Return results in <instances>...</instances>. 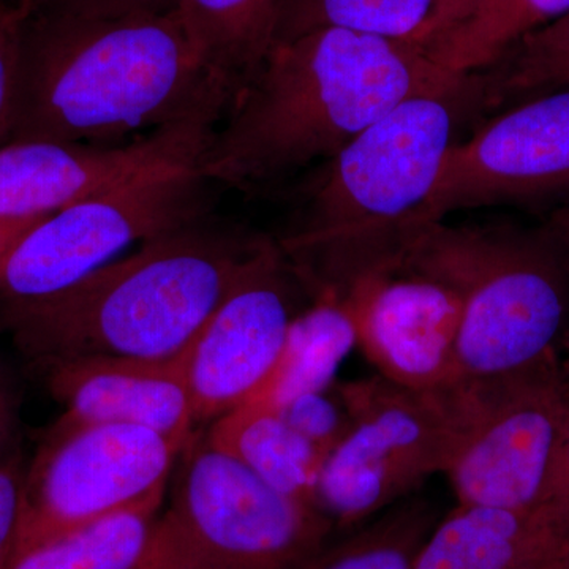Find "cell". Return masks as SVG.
Returning <instances> with one entry per match:
<instances>
[{
	"label": "cell",
	"mask_w": 569,
	"mask_h": 569,
	"mask_svg": "<svg viewBox=\"0 0 569 569\" xmlns=\"http://www.w3.org/2000/svg\"><path fill=\"white\" fill-rule=\"evenodd\" d=\"M234 99L178 9L84 18L28 6L0 146L122 144L178 123H219Z\"/></svg>",
	"instance_id": "6da1fadb"
},
{
	"label": "cell",
	"mask_w": 569,
	"mask_h": 569,
	"mask_svg": "<svg viewBox=\"0 0 569 569\" xmlns=\"http://www.w3.org/2000/svg\"><path fill=\"white\" fill-rule=\"evenodd\" d=\"M471 73L438 66L410 41L318 29L276 43L201 156L213 183L254 189L331 160L415 96L462 88Z\"/></svg>",
	"instance_id": "7a4b0ae2"
},
{
	"label": "cell",
	"mask_w": 569,
	"mask_h": 569,
	"mask_svg": "<svg viewBox=\"0 0 569 569\" xmlns=\"http://www.w3.org/2000/svg\"><path fill=\"white\" fill-rule=\"evenodd\" d=\"M271 242L209 216L61 291L0 302V331L36 369L92 356L178 358Z\"/></svg>",
	"instance_id": "3957f363"
},
{
	"label": "cell",
	"mask_w": 569,
	"mask_h": 569,
	"mask_svg": "<svg viewBox=\"0 0 569 569\" xmlns=\"http://www.w3.org/2000/svg\"><path fill=\"white\" fill-rule=\"evenodd\" d=\"M482 110L481 81L471 73L456 91L403 100L328 160L301 224L277 241L310 298L342 295L359 277L395 269L456 132Z\"/></svg>",
	"instance_id": "277c9868"
},
{
	"label": "cell",
	"mask_w": 569,
	"mask_h": 569,
	"mask_svg": "<svg viewBox=\"0 0 569 569\" xmlns=\"http://www.w3.org/2000/svg\"><path fill=\"white\" fill-rule=\"evenodd\" d=\"M395 269L432 277L460 296V380H496L560 358L569 257L541 227L417 224Z\"/></svg>",
	"instance_id": "5b68a950"
},
{
	"label": "cell",
	"mask_w": 569,
	"mask_h": 569,
	"mask_svg": "<svg viewBox=\"0 0 569 569\" xmlns=\"http://www.w3.org/2000/svg\"><path fill=\"white\" fill-rule=\"evenodd\" d=\"M335 530L320 509L276 492L194 433L140 569H296Z\"/></svg>",
	"instance_id": "8992f818"
},
{
	"label": "cell",
	"mask_w": 569,
	"mask_h": 569,
	"mask_svg": "<svg viewBox=\"0 0 569 569\" xmlns=\"http://www.w3.org/2000/svg\"><path fill=\"white\" fill-rule=\"evenodd\" d=\"M339 389L353 422L325 459L316 503L336 529L353 530L448 470L473 411L475 389L462 381L422 391L381 376Z\"/></svg>",
	"instance_id": "52a82bcc"
},
{
	"label": "cell",
	"mask_w": 569,
	"mask_h": 569,
	"mask_svg": "<svg viewBox=\"0 0 569 569\" xmlns=\"http://www.w3.org/2000/svg\"><path fill=\"white\" fill-rule=\"evenodd\" d=\"M213 182L198 163L170 164L52 212L26 236L0 271V302L61 291L151 241L212 216Z\"/></svg>",
	"instance_id": "ba28073f"
},
{
	"label": "cell",
	"mask_w": 569,
	"mask_h": 569,
	"mask_svg": "<svg viewBox=\"0 0 569 569\" xmlns=\"http://www.w3.org/2000/svg\"><path fill=\"white\" fill-rule=\"evenodd\" d=\"M183 449L144 427L56 421L28 460L14 561L44 542L164 497Z\"/></svg>",
	"instance_id": "9c48e42d"
},
{
	"label": "cell",
	"mask_w": 569,
	"mask_h": 569,
	"mask_svg": "<svg viewBox=\"0 0 569 569\" xmlns=\"http://www.w3.org/2000/svg\"><path fill=\"white\" fill-rule=\"evenodd\" d=\"M471 383L473 411L445 471L458 503L550 507L569 413V372L560 358Z\"/></svg>",
	"instance_id": "30bf717a"
},
{
	"label": "cell",
	"mask_w": 569,
	"mask_h": 569,
	"mask_svg": "<svg viewBox=\"0 0 569 569\" xmlns=\"http://www.w3.org/2000/svg\"><path fill=\"white\" fill-rule=\"evenodd\" d=\"M272 241L213 310L187 351L194 422H212L252 400L279 365L295 318L310 301Z\"/></svg>",
	"instance_id": "8fae6325"
},
{
	"label": "cell",
	"mask_w": 569,
	"mask_h": 569,
	"mask_svg": "<svg viewBox=\"0 0 569 569\" xmlns=\"http://www.w3.org/2000/svg\"><path fill=\"white\" fill-rule=\"evenodd\" d=\"M569 194V88L535 97L449 149L411 228L460 209L535 204Z\"/></svg>",
	"instance_id": "7c38bea8"
},
{
	"label": "cell",
	"mask_w": 569,
	"mask_h": 569,
	"mask_svg": "<svg viewBox=\"0 0 569 569\" xmlns=\"http://www.w3.org/2000/svg\"><path fill=\"white\" fill-rule=\"evenodd\" d=\"M342 296L353 313L358 347L378 376L422 391L462 383V301L447 283L408 269H387L359 277Z\"/></svg>",
	"instance_id": "4fadbf2b"
},
{
	"label": "cell",
	"mask_w": 569,
	"mask_h": 569,
	"mask_svg": "<svg viewBox=\"0 0 569 569\" xmlns=\"http://www.w3.org/2000/svg\"><path fill=\"white\" fill-rule=\"evenodd\" d=\"M216 126L183 122L112 146H0V217L50 216L153 168L200 163Z\"/></svg>",
	"instance_id": "5bb4252c"
},
{
	"label": "cell",
	"mask_w": 569,
	"mask_h": 569,
	"mask_svg": "<svg viewBox=\"0 0 569 569\" xmlns=\"http://www.w3.org/2000/svg\"><path fill=\"white\" fill-rule=\"evenodd\" d=\"M189 351V350H187ZM63 425L144 427L186 448L194 437L187 353L173 359H63L40 367Z\"/></svg>",
	"instance_id": "9a60e30c"
},
{
	"label": "cell",
	"mask_w": 569,
	"mask_h": 569,
	"mask_svg": "<svg viewBox=\"0 0 569 569\" xmlns=\"http://www.w3.org/2000/svg\"><path fill=\"white\" fill-rule=\"evenodd\" d=\"M569 560V531L552 507L459 505L436 522L411 569H550Z\"/></svg>",
	"instance_id": "2e32d148"
},
{
	"label": "cell",
	"mask_w": 569,
	"mask_h": 569,
	"mask_svg": "<svg viewBox=\"0 0 569 569\" xmlns=\"http://www.w3.org/2000/svg\"><path fill=\"white\" fill-rule=\"evenodd\" d=\"M204 438L276 492L317 508L325 456L299 436L277 408L242 403L212 421Z\"/></svg>",
	"instance_id": "e0dca14e"
},
{
	"label": "cell",
	"mask_w": 569,
	"mask_h": 569,
	"mask_svg": "<svg viewBox=\"0 0 569 569\" xmlns=\"http://www.w3.org/2000/svg\"><path fill=\"white\" fill-rule=\"evenodd\" d=\"M355 347L358 332L347 299L337 293L313 296L291 323L274 373L249 402L279 408L305 392L332 387Z\"/></svg>",
	"instance_id": "ac0fdd59"
},
{
	"label": "cell",
	"mask_w": 569,
	"mask_h": 569,
	"mask_svg": "<svg viewBox=\"0 0 569 569\" xmlns=\"http://www.w3.org/2000/svg\"><path fill=\"white\" fill-rule=\"evenodd\" d=\"M280 3L282 0H179V17L187 32L236 97L274 44Z\"/></svg>",
	"instance_id": "d6986e66"
},
{
	"label": "cell",
	"mask_w": 569,
	"mask_h": 569,
	"mask_svg": "<svg viewBox=\"0 0 569 569\" xmlns=\"http://www.w3.org/2000/svg\"><path fill=\"white\" fill-rule=\"evenodd\" d=\"M163 498L112 515L22 553L10 569H140Z\"/></svg>",
	"instance_id": "ffe728a7"
},
{
	"label": "cell",
	"mask_w": 569,
	"mask_h": 569,
	"mask_svg": "<svg viewBox=\"0 0 569 569\" xmlns=\"http://www.w3.org/2000/svg\"><path fill=\"white\" fill-rule=\"evenodd\" d=\"M436 522L429 501L408 497L296 569H411Z\"/></svg>",
	"instance_id": "44dd1931"
},
{
	"label": "cell",
	"mask_w": 569,
	"mask_h": 569,
	"mask_svg": "<svg viewBox=\"0 0 569 569\" xmlns=\"http://www.w3.org/2000/svg\"><path fill=\"white\" fill-rule=\"evenodd\" d=\"M432 7L433 0H282L274 44L318 29H343L415 43Z\"/></svg>",
	"instance_id": "7402d4cb"
},
{
	"label": "cell",
	"mask_w": 569,
	"mask_h": 569,
	"mask_svg": "<svg viewBox=\"0 0 569 569\" xmlns=\"http://www.w3.org/2000/svg\"><path fill=\"white\" fill-rule=\"evenodd\" d=\"M479 74L485 110L569 88V13L520 37Z\"/></svg>",
	"instance_id": "603a6c76"
},
{
	"label": "cell",
	"mask_w": 569,
	"mask_h": 569,
	"mask_svg": "<svg viewBox=\"0 0 569 569\" xmlns=\"http://www.w3.org/2000/svg\"><path fill=\"white\" fill-rule=\"evenodd\" d=\"M569 13V0H496L478 17L425 50L455 73H475L496 62L509 44Z\"/></svg>",
	"instance_id": "cb8c5ba5"
},
{
	"label": "cell",
	"mask_w": 569,
	"mask_h": 569,
	"mask_svg": "<svg viewBox=\"0 0 569 569\" xmlns=\"http://www.w3.org/2000/svg\"><path fill=\"white\" fill-rule=\"evenodd\" d=\"M277 410L325 459L347 437L353 422L346 399L340 392L339 381L320 391L295 397Z\"/></svg>",
	"instance_id": "d4e9b609"
},
{
	"label": "cell",
	"mask_w": 569,
	"mask_h": 569,
	"mask_svg": "<svg viewBox=\"0 0 569 569\" xmlns=\"http://www.w3.org/2000/svg\"><path fill=\"white\" fill-rule=\"evenodd\" d=\"M26 468L21 449L0 462V569H10L17 557Z\"/></svg>",
	"instance_id": "484cf974"
},
{
	"label": "cell",
	"mask_w": 569,
	"mask_h": 569,
	"mask_svg": "<svg viewBox=\"0 0 569 569\" xmlns=\"http://www.w3.org/2000/svg\"><path fill=\"white\" fill-rule=\"evenodd\" d=\"M29 9L84 18H119L168 13L179 0H24Z\"/></svg>",
	"instance_id": "4316f807"
},
{
	"label": "cell",
	"mask_w": 569,
	"mask_h": 569,
	"mask_svg": "<svg viewBox=\"0 0 569 569\" xmlns=\"http://www.w3.org/2000/svg\"><path fill=\"white\" fill-rule=\"evenodd\" d=\"M28 14V3H2L0 6V140L9 112L14 73H17L18 50L22 22Z\"/></svg>",
	"instance_id": "83f0119b"
},
{
	"label": "cell",
	"mask_w": 569,
	"mask_h": 569,
	"mask_svg": "<svg viewBox=\"0 0 569 569\" xmlns=\"http://www.w3.org/2000/svg\"><path fill=\"white\" fill-rule=\"evenodd\" d=\"M493 2L496 0H433L432 13L415 44L427 50L438 40L473 20Z\"/></svg>",
	"instance_id": "f1b7e54d"
},
{
	"label": "cell",
	"mask_w": 569,
	"mask_h": 569,
	"mask_svg": "<svg viewBox=\"0 0 569 569\" xmlns=\"http://www.w3.org/2000/svg\"><path fill=\"white\" fill-rule=\"evenodd\" d=\"M22 408L20 380L0 356V462L18 451Z\"/></svg>",
	"instance_id": "f546056e"
},
{
	"label": "cell",
	"mask_w": 569,
	"mask_h": 569,
	"mask_svg": "<svg viewBox=\"0 0 569 569\" xmlns=\"http://www.w3.org/2000/svg\"><path fill=\"white\" fill-rule=\"evenodd\" d=\"M48 216L0 217V271L13 250Z\"/></svg>",
	"instance_id": "4dcf8cb0"
},
{
	"label": "cell",
	"mask_w": 569,
	"mask_h": 569,
	"mask_svg": "<svg viewBox=\"0 0 569 569\" xmlns=\"http://www.w3.org/2000/svg\"><path fill=\"white\" fill-rule=\"evenodd\" d=\"M550 507L569 531V413L567 427H565L563 441H561L559 463H557L556 482H553L552 501Z\"/></svg>",
	"instance_id": "1f68e13d"
},
{
	"label": "cell",
	"mask_w": 569,
	"mask_h": 569,
	"mask_svg": "<svg viewBox=\"0 0 569 569\" xmlns=\"http://www.w3.org/2000/svg\"><path fill=\"white\" fill-rule=\"evenodd\" d=\"M541 228L569 257V204L553 212Z\"/></svg>",
	"instance_id": "d6a6232c"
},
{
	"label": "cell",
	"mask_w": 569,
	"mask_h": 569,
	"mask_svg": "<svg viewBox=\"0 0 569 569\" xmlns=\"http://www.w3.org/2000/svg\"><path fill=\"white\" fill-rule=\"evenodd\" d=\"M550 569H569V560L561 561V563Z\"/></svg>",
	"instance_id": "836d02e7"
},
{
	"label": "cell",
	"mask_w": 569,
	"mask_h": 569,
	"mask_svg": "<svg viewBox=\"0 0 569 569\" xmlns=\"http://www.w3.org/2000/svg\"><path fill=\"white\" fill-rule=\"evenodd\" d=\"M13 2H21V0H0V6H2V3H13Z\"/></svg>",
	"instance_id": "e575fe53"
}]
</instances>
